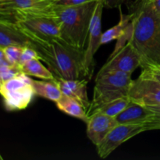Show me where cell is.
I'll use <instances>...</instances> for the list:
<instances>
[{
  "label": "cell",
  "mask_w": 160,
  "mask_h": 160,
  "mask_svg": "<svg viewBox=\"0 0 160 160\" xmlns=\"http://www.w3.org/2000/svg\"><path fill=\"white\" fill-rule=\"evenodd\" d=\"M32 85L36 95L55 102H57L62 95L56 79L52 81H37L33 79Z\"/></svg>",
  "instance_id": "cell-17"
},
{
  "label": "cell",
  "mask_w": 160,
  "mask_h": 160,
  "mask_svg": "<svg viewBox=\"0 0 160 160\" xmlns=\"http://www.w3.org/2000/svg\"><path fill=\"white\" fill-rule=\"evenodd\" d=\"M56 104L59 110L65 112L67 115L83 120L85 123L88 122V117L87 111L79 102L73 98L62 95V97L56 102Z\"/></svg>",
  "instance_id": "cell-16"
},
{
  "label": "cell",
  "mask_w": 160,
  "mask_h": 160,
  "mask_svg": "<svg viewBox=\"0 0 160 160\" xmlns=\"http://www.w3.org/2000/svg\"><path fill=\"white\" fill-rule=\"evenodd\" d=\"M149 2L151 3L155 11L160 16V0H152Z\"/></svg>",
  "instance_id": "cell-28"
},
{
  "label": "cell",
  "mask_w": 160,
  "mask_h": 160,
  "mask_svg": "<svg viewBox=\"0 0 160 160\" xmlns=\"http://www.w3.org/2000/svg\"><path fill=\"white\" fill-rule=\"evenodd\" d=\"M142 73L154 78L160 83V65L149 66V67L142 68Z\"/></svg>",
  "instance_id": "cell-25"
},
{
  "label": "cell",
  "mask_w": 160,
  "mask_h": 160,
  "mask_svg": "<svg viewBox=\"0 0 160 160\" xmlns=\"http://www.w3.org/2000/svg\"><path fill=\"white\" fill-rule=\"evenodd\" d=\"M3 159V158L2 157V156H1V154H0V160H2Z\"/></svg>",
  "instance_id": "cell-30"
},
{
  "label": "cell",
  "mask_w": 160,
  "mask_h": 160,
  "mask_svg": "<svg viewBox=\"0 0 160 160\" xmlns=\"http://www.w3.org/2000/svg\"><path fill=\"white\" fill-rule=\"evenodd\" d=\"M31 41V47L38 52L40 60L47 64L56 78L88 79L84 50L78 49L61 39Z\"/></svg>",
  "instance_id": "cell-2"
},
{
  "label": "cell",
  "mask_w": 160,
  "mask_h": 160,
  "mask_svg": "<svg viewBox=\"0 0 160 160\" xmlns=\"http://www.w3.org/2000/svg\"><path fill=\"white\" fill-rule=\"evenodd\" d=\"M56 81L62 95L73 98L82 105L86 111L88 110L91 103L87 92L88 79H63L56 78Z\"/></svg>",
  "instance_id": "cell-13"
},
{
  "label": "cell",
  "mask_w": 160,
  "mask_h": 160,
  "mask_svg": "<svg viewBox=\"0 0 160 160\" xmlns=\"http://www.w3.org/2000/svg\"><path fill=\"white\" fill-rule=\"evenodd\" d=\"M119 7H120V20H119L117 24L108 29L104 33H102L101 39L102 45H105V44L109 43V42H112L114 40H117L123 34V31H125L126 28L128 27V25L131 23V20H132L133 16H134L133 12H131V13L128 14V15H124V14L122 13L120 6H119Z\"/></svg>",
  "instance_id": "cell-19"
},
{
  "label": "cell",
  "mask_w": 160,
  "mask_h": 160,
  "mask_svg": "<svg viewBox=\"0 0 160 160\" xmlns=\"http://www.w3.org/2000/svg\"><path fill=\"white\" fill-rule=\"evenodd\" d=\"M92 1H98V0H52V2L56 6H78V5L84 4V3L90 2Z\"/></svg>",
  "instance_id": "cell-26"
},
{
  "label": "cell",
  "mask_w": 160,
  "mask_h": 160,
  "mask_svg": "<svg viewBox=\"0 0 160 160\" xmlns=\"http://www.w3.org/2000/svg\"><path fill=\"white\" fill-rule=\"evenodd\" d=\"M98 1L78 6L54 5L53 14L59 25L61 40L78 49L85 51L91 21Z\"/></svg>",
  "instance_id": "cell-3"
},
{
  "label": "cell",
  "mask_w": 160,
  "mask_h": 160,
  "mask_svg": "<svg viewBox=\"0 0 160 160\" xmlns=\"http://www.w3.org/2000/svg\"><path fill=\"white\" fill-rule=\"evenodd\" d=\"M141 67L142 60L140 56L129 42L116 54L109 56L98 74L109 71H120L132 74L136 69Z\"/></svg>",
  "instance_id": "cell-10"
},
{
  "label": "cell",
  "mask_w": 160,
  "mask_h": 160,
  "mask_svg": "<svg viewBox=\"0 0 160 160\" xmlns=\"http://www.w3.org/2000/svg\"><path fill=\"white\" fill-rule=\"evenodd\" d=\"M53 5L50 0H0V16L13 17L16 12L20 11L46 9Z\"/></svg>",
  "instance_id": "cell-14"
},
{
  "label": "cell",
  "mask_w": 160,
  "mask_h": 160,
  "mask_svg": "<svg viewBox=\"0 0 160 160\" xmlns=\"http://www.w3.org/2000/svg\"><path fill=\"white\" fill-rule=\"evenodd\" d=\"M128 97L131 101L143 106L160 104V83L154 78L141 73L137 80H133Z\"/></svg>",
  "instance_id": "cell-7"
},
{
  "label": "cell",
  "mask_w": 160,
  "mask_h": 160,
  "mask_svg": "<svg viewBox=\"0 0 160 160\" xmlns=\"http://www.w3.org/2000/svg\"><path fill=\"white\" fill-rule=\"evenodd\" d=\"M148 109L152 111V115L148 122L145 123V131L160 130V104L157 106H148Z\"/></svg>",
  "instance_id": "cell-22"
},
{
  "label": "cell",
  "mask_w": 160,
  "mask_h": 160,
  "mask_svg": "<svg viewBox=\"0 0 160 160\" xmlns=\"http://www.w3.org/2000/svg\"><path fill=\"white\" fill-rule=\"evenodd\" d=\"M2 83L1 82V81H0V89H1V87H2Z\"/></svg>",
  "instance_id": "cell-31"
},
{
  "label": "cell",
  "mask_w": 160,
  "mask_h": 160,
  "mask_svg": "<svg viewBox=\"0 0 160 160\" xmlns=\"http://www.w3.org/2000/svg\"><path fill=\"white\" fill-rule=\"evenodd\" d=\"M86 123L88 138L95 146L100 144L109 131L118 124L115 117H109L98 112L92 114Z\"/></svg>",
  "instance_id": "cell-11"
},
{
  "label": "cell",
  "mask_w": 160,
  "mask_h": 160,
  "mask_svg": "<svg viewBox=\"0 0 160 160\" xmlns=\"http://www.w3.org/2000/svg\"><path fill=\"white\" fill-rule=\"evenodd\" d=\"M130 73L109 71L97 74L92 100L87 110L90 117L98 108L117 98L128 96L133 79Z\"/></svg>",
  "instance_id": "cell-5"
},
{
  "label": "cell",
  "mask_w": 160,
  "mask_h": 160,
  "mask_svg": "<svg viewBox=\"0 0 160 160\" xmlns=\"http://www.w3.org/2000/svg\"><path fill=\"white\" fill-rule=\"evenodd\" d=\"M105 7L104 0H99L97 3L95 12L91 21L90 30H89L88 39L87 46L84 51V67L87 73L88 79L92 78V73L95 67L94 57L101 46L102 39V17L103 9Z\"/></svg>",
  "instance_id": "cell-9"
},
{
  "label": "cell",
  "mask_w": 160,
  "mask_h": 160,
  "mask_svg": "<svg viewBox=\"0 0 160 160\" xmlns=\"http://www.w3.org/2000/svg\"><path fill=\"white\" fill-rule=\"evenodd\" d=\"M31 41L20 30L15 21L0 18V48L9 45L31 46Z\"/></svg>",
  "instance_id": "cell-12"
},
{
  "label": "cell",
  "mask_w": 160,
  "mask_h": 160,
  "mask_svg": "<svg viewBox=\"0 0 160 160\" xmlns=\"http://www.w3.org/2000/svg\"><path fill=\"white\" fill-rule=\"evenodd\" d=\"M130 102H131V99L128 96L117 98V99H114L109 102L102 105L99 108H98L94 112H98L105 114V115L109 116V117H116L128 106Z\"/></svg>",
  "instance_id": "cell-20"
},
{
  "label": "cell",
  "mask_w": 160,
  "mask_h": 160,
  "mask_svg": "<svg viewBox=\"0 0 160 160\" xmlns=\"http://www.w3.org/2000/svg\"><path fill=\"white\" fill-rule=\"evenodd\" d=\"M150 1H152V0H135L134 4H133V6H139V5L145 4V3L149 2Z\"/></svg>",
  "instance_id": "cell-29"
},
{
  "label": "cell",
  "mask_w": 160,
  "mask_h": 160,
  "mask_svg": "<svg viewBox=\"0 0 160 160\" xmlns=\"http://www.w3.org/2000/svg\"><path fill=\"white\" fill-rule=\"evenodd\" d=\"M144 131L145 128L143 124L118 123L96 146L98 156L102 159L108 157L120 145Z\"/></svg>",
  "instance_id": "cell-8"
},
{
  "label": "cell",
  "mask_w": 160,
  "mask_h": 160,
  "mask_svg": "<svg viewBox=\"0 0 160 160\" xmlns=\"http://www.w3.org/2000/svg\"><path fill=\"white\" fill-rule=\"evenodd\" d=\"M30 76L20 73L2 84L0 95L8 111L26 109L35 95Z\"/></svg>",
  "instance_id": "cell-6"
},
{
  "label": "cell",
  "mask_w": 160,
  "mask_h": 160,
  "mask_svg": "<svg viewBox=\"0 0 160 160\" xmlns=\"http://www.w3.org/2000/svg\"><path fill=\"white\" fill-rule=\"evenodd\" d=\"M132 31H133V25L132 22L131 21V23L128 25V27L126 28L125 31H123V34L117 39V44L115 45V48H114L113 52H112V54L110 56L116 54L118 51H120L123 46L126 45V44L128 42H129L131 39V36H132Z\"/></svg>",
  "instance_id": "cell-23"
},
{
  "label": "cell",
  "mask_w": 160,
  "mask_h": 160,
  "mask_svg": "<svg viewBox=\"0 0 160 160\" xmlns=\"http://www.w3.org/2000/svg\"><path fill=\"white\" fill-rule=\"evenodd\" d=\"M34 59H40V56H39L38 52L32 47L24 46L23 48V50H22L20 62H19V66L22 65V64L25 63V62Z\"/></svg>",
  "instance_id": "cell-24"
},
{
  "label": "cell",
  "mask_w": 160,
  "mask_h": 160,
  "mask_svg": "<svg viewBox=\"0 0 160 160\" xmlns=\"http://www.w3.org/2000/svg\"><path fill=\"white\" fill-rule=\"evenodd\" d=\"M124 0H104V5L107 8H116L121 6Z\"/></svg>",
  "instance_id": "cell-27"
},
{
  "label": "cell",
  "mask_w": 160,
  "mask_h": 160,
  "mask_svg": "<svg viewBox=\"0 0 160 160\" xmlns=\"http://www.w3.org/2000/svg\"><path fill=\"white\" fill-rule=\"evenodd\" d=\"M23 47L24 46H20V45H9L2 48L5 58L11 65L19 66V62Z\"/></svg>",
  "instance_id": "cell-21"
},
{
  "label": "cell",
  "mask_w": 160,
  "mask_h": 160,
  "mask_svg": "<svg viewBox=\"0 0 160 160\" xmlns=\"http://www.w3.org/2000/svg\"><path fill=\"white\" fill-rule=\"evenodd\" d=\"M19 67L21 73H25L30 77H35L40 79L49 80V81L56 79V77L52 73L51 70L46 68L38 59H31L19 66Z\"/></svg>",
  "instance_id": "cell-18"
},
{
  "label": "cell",
  "mask_w": 160,
  "mask_h": 160,
  "mask_svg": "<svg viewBox=\"0 0 160 160\" xmlns=\"http://www.w3.org/2000/svg\"><path fill=\"white\" fill-rule=\"evenodd\" d=\"M131 43L142 60V69L160 65V16L151 3L133 6Z\"/></svg>",
  "instance_id": "cell-1"
},
{
  "label": "cell",
  "mask_w": 160,
  "mask_h": 160,
  "mask_svg": "<svg viewBox=\"0 0 160 160\" xmlns=\"http://www.w3.org/2000/svg\"><path fill=\"white\" fill-rule=\"evenodd\" d=\"M53 5L46 9L20 11L14 14L15 22L31 40L61 39L59 25L53 14Z\"/></svg>",
  "instance_id": "cell-4"
},
{
  "label": "cell",
  "mask_w": 160,
  "mask_h": 160,
  "mask_svg": "<svg viewBox=\"0 0 160 160\" xmlns=\"http://www.w3.org/2000/svg\"><path fill=\"white\" fill-rule=\"evenodd\" d=\"M50 1H52V0H50Z\"/></svg>",
  "instance_id": "cell-32"
},
{
  "label": "cell",
  "mask_w": 160,
  "mask_h": 160,
  "mask_svg": "<svg viewBox=\"0 0 160 160\" xmlns=\"http://www.w3.org/2000/svg\"><path fill=\"white\" fill-rule=\"evenodd\" d=\"M152 113V111L146 106L131 101L128 106L115 119L118 123L145 125L151 118Z\"/></svg>",
  "instance_id": "cell-15"
}]
</instances>
